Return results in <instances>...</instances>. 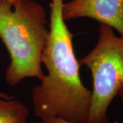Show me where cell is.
<instances>
[{
  "label": "cell",
  "instance_id": "6da1fadb",
  "mask_svg": "<svg viewBox=\"0 0 123 123\" xmlns=\"http://www.w3.org/2000/svg\"><path fill=\"white\" fill-rule=\"evenodd\" d=\"M64 0H51L49 35L42 55L47 74L31 92L34 114L42 120L58 118L86 123L91 91L83 84L73 34L62 15Z\"/></svg>",
  "mask_w": 123,
  "mask_h": 123
},
{
  "label": "cell",
  "instance_id": "7a4b0ae2",
  "mask_svg": "<svg viewBox=\"0 0 123 123\" xmlns=\"http://www.w3.org/2000/svg\"><path fill=\"white\" fill-rule=\"evenodd\" d=\"M44 7L32 0L13 4L0 0V38L7 49L10 62L5 79L10 86L36 77L43 80L42 55L49 35Z\"/></svg>",
  "mask_w": 123,
  "mask_h": 123
},
{
  "label": "cell",
  "instance_id": "3957f363",
  "mask_svg": "<svg viewBox=\"0 0 123 123\" xmlns=\"http://www.w3.org/2000/svg\"><path fill=\"white\" fill-rule=\"evenodd\" d=\"M91 71L93 88L86 123H109L107 110L123 86V36L100 23L98 40L92 51L79 60Z\"/></svg>",
  "mask_w": 123,
  "mask_h": 123
},
{
  "label": "cell",
  "instance_id": "277c9868",
  "mask_svg": "<svg viewBox=\"0 0 123 123\" xmlns=\"http://www.w3.org/2000/svg\"><path fill=\"white\" fill-rule=\"evenodd\" d=\"M62 15L66 21L92 18L123 36V0H71L64 3Z\"/></svg>",
  "mask_w": 123,
  "mask_h": 123
},
{
  "label": "cell",
  "instance_id": "5b68a950",
  "mask_svg": "<svg viewBox=\"0 0 123 123\" xmlns=\"http://www.w3.org/2000/svg\"><path fill=\"white\" fill-rule=\"evenodd\" d=\"M29 114L22 103L0 97V123H28Z\"/></svg>",
  "mask_w": 123,
  "mask_h": 123
},
{
  "label": "cell",
  "instance_id": "8992f818",
  "mask_svg": "<svg viewBox=\"0 0 123 123\" xmlns=\"http://www.w3.org/2000/svg\"><path fill=\"white\" fill-rule=\"evenodd\" d=\"M43 123H77L58 118H48L42 120Z\"/></svg>",
  "mask_w": 123,
  "mask_h": 123
},
{
  "label": "cell",
  "instance_id": "52a82bcc",
  "mask_svg": "<svg viewBox=\"0 0 123 123\" xmlns=\"http://www.w3.org/2000/svg\"><path fill=\"white\" fill-rule=\"evenodd\" d=\"M0 97H2V98H6V99H12V98H14V97L12 96H10L8 94H6V93H4V92H0Z\"/></svg>",
  "mask_w": 123,
  "mask_h": 123
},
{
  "label": "cell",
  "instance_id": "ba28073f",
  "mask_svg": "<svg viewBox=\"0 0 123 123\" xmlns=\"http://www.w3.org/2000/svg\"><path fill=\"white\" fill-rule=\"evenodd\" d=\"M118 95L120 96V98H121V100H122V101H123V86L122 87V88L120 89V90L119 91V93Z\"/></svg>",
  "mask_w": 123,
  "mask_h": 123
},
{
  "label": "cell",
  "instance_id": "9c48e42d",
  "mask_svg": "<svg viewBox=\"0 0 123 123\" xmlns=\"http://www.w3.org/2000/svg\"><path fill=\"white\" fill-rule=\"evenodd\" d=\"M9 1H10L11 3H12L13 4H17L18 2H20L21 0H8Z\"/></svg>",
  "mask_w": 123,
  "mask_h": 123
}]
</instances>
